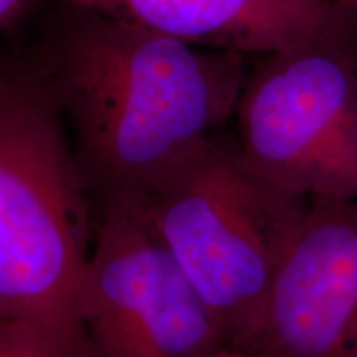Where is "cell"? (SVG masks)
I'll use <instances>...</instances> for the list:
<instances>
[{"label":"cell","instance_id":"1","mask_svg":"<svg viewBox=\"0 0 357 357\" xmlns=\"http://www.w3.org/2000/svg\"><path fill=\"white\" fill-rule=\"evenodd\" d=\"M68 7L30 61L73 132L88 190L100 202L146 194L235 116L247 56Z\"/></svg>","mask_w":357,"mask_h":357},{"label":"cell","instance_id":"2","mask_svg":"<svg viewBox=\"0 0 357 357\" xmlns=\"http://www.w3.org/2000/svg\"><path fill=\"white\" fill-rule=\"evenodd\" d=\"M55 98L32 61L0 77V319L91 357L79 296L93 240L88 185Z\"/></svg>","mask_w":357,"mask_h":357},{"label":"cell","instance_id":"3","mask_svg":"<svg viewBox=\"0 0 357 357\" xmlns=\"http://www.w3.org/2000/svg\"><path fill=\"white\" fill-rule=\"evenodd\" d=\"M147 215L220 324L248 351L310 199L248 166L238 142L215 136L142 194Z\"/></svg>","mask_w":357,"mask_h":357},{"label":"cell","instance_id":"4","mask_svg":"<svg viewBox=\"0 0 357 357\" xmlns=\"http://www.w3.org/2000/svg\"><path fill=\"white\" fill-rule=\"evenodd\" d=\"M337 26L250 70L236 142L248 166L283 189L357 202V37Z\"/></svg>","mask_w":357,"mask_h":357},{"label":"cell","instance_id":"5","mask_svg":"<svg viewBox=\"0 0 357 357\" xmlns=\"http://www.w3.org/2000/svg\"><path fill=\"white\" fill-rule=\"evenodd\" d=\"M79 312L91 357H208L225 346L142 194L101 202Z\"/></svg>","mask_w":357,"mask_h":357},{"label":"cell","instance_id":"6","mask_svg":"<svg viewBox=\"0 0 357 357\" xmlns=\"http://www.w3.org/2000/svg\"><path fill=\"white\" fill-rule=\"evenodd\" d=\"M248 351L357 357V202L314 195Z\"/></svg>","mask_w":357,"mask_h":357},{"label":"cell","instance_id":"7","mask_svg":"<svg viewBox=\"0 0 357 357\" xmlns=\"http://www.w3.org/2000/svg\"><path fill=\"white\" fill-rule=\"evenodd\" d=\"M195 47L270 55L331 30L328 0H61Z\"/></svg>","mask_w":357,"mask_h":357},{"label":"cell","instance_id":"8","mask_svg":"<svg viewBox=\"0 0 357 357\" xmlns=\"http://www.w3.org/2000/svg\"><path fill=\"white\" fill-rule=\"evenodd\" d=\"M0 357H71L60 346L24 321L0 319Z\"/></svg>","mask_w":357,"mask_h":357},{"label":"cell","instance_id":"9","mask_svg":"<svg viewBox=\"0 0 357 357\" xmlns=\"http://www.w3.org/2000/svg\"><path fill=\"white\" fill-rule=\"evenodd\" d=\"M30 2L33 0H0V26L12 30Z\"/></svg>","mask_w":357,"mask_h":357},{"label":"cell","instance_id":"10","mask_svg":"<svg viewBox=\"0 0 357 357\" xmlns=\"http://www.w3.org/2000/svg\"><path fill=\"white\" fill-rule=\"evenodd\" d=\"M208 357H273L263 354V352H253V351H243V349H235V347L222 346Z\"/></svg>","mask_w":357,"mask_h":357},{"label":"cell","instance_id":"11","mask_svg":"<svg viewBox=\"0 0 357 357\" xmlns=\"http://www.w3.org/2000/svg\"><path fill=\"white\" fill-rule=\"evenodd\" d=\"M328 2L333 3V6H336L337 8H341V10H344V12L357 10V0H328Z\"/></svg>","mask_w":357,"mask_h":357}]
</instances>
